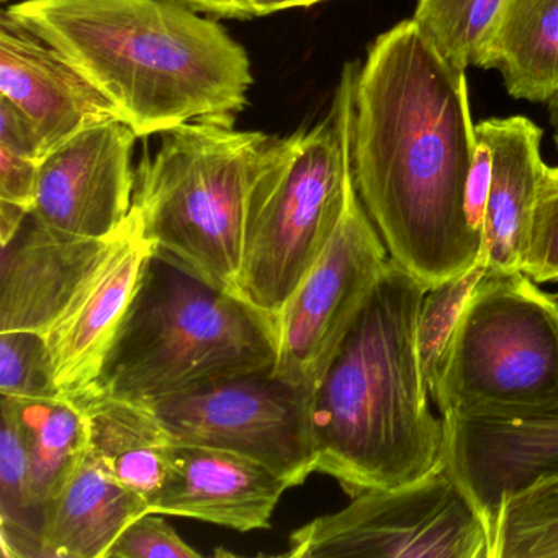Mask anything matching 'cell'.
<instances>
[{
    "label": "cell",
    "mask_w": 558,
    "mask_h": 558,
    "mask_svg": "<svg viewBox=\"0 0 558 558\" xmlns=\"http://www.w3.org/2000/svg\"><path fill=\"white\" fill-rule=\"evenodd\" d=\"M161 512L148 511L126 525L106 558H198Z\"/></svg>",
    "instance_id": "cell-29"
},
{
    "label": "cell",
    "mask_w": 558,
    "mask_h": 558,
    "mask_svg": "<svg viewBox=\"0 0 558 558\" xmlns=\"http://www.w3.org/2000/svg\"><path fill=\"white\" fill-rule=\"evenodd\" d=\"M548 117H550L551 136H554L555 146L558 148V96L550 100Z\"/></svg>",
    "instance_id": "cell-32"
},
{
    "label": "cell",
    "mask_w": 558,
    "mask_h": 558,
    "mask_svg": "<svg viewBox=\"0 0 558 558\" xmlns=\"http://www.w3.org/2000/svg\"><path fill=\"white\" fill-rule=\"evenodd\" d=\"M138 135L120 120L89 126L45 156L32 217L51 230L110 240L129 220Z\"/></svg>",
    "instance_id": "cell-11"
},
{
    "label": "cell",
    "mask_w": 558,
    "mask_h": 558,
    "mask_svg": "<svg viewBox=\"0 0 558 558\" xmlns=\"http://www.w3.org/2000/svg\"><path fill=\"white\" fill-rule=\"evenodd\" d=\"M522 272L537 283H558V166L542 175Z\"/></svg>",
    "instance_id": "cell-28"
},
{
    "label": "cell",
    "mask_w": 558,
    "mask_h": 558,
    "mask_svg": "<svg viewBox=\"0 0 558 558\" xmlns=\"http://www.w3.org/2000/svg\"><path fill=\"white\" fill-rule=\"evenodd\" d=\"M117 236L106 241L73 236L31 215L2 244L0 332L47 336L89 286Z\"/></svg>",
    "instance_id": "cell-13"
},
{
    "label": "cell",
    "mask_w": 558,
    "mask_h": 558,
    "mask_svg": "<svg viewBox=\"0 0 558 558\" xmlns=\"http://www.w3.org/2000/svg\"><path fill=\"white\" fill-rule=\"evenodd\" d=\"M444 462L492 522L509 489L558 469V407L521 417H444Z\"/></svg>",
    "instance_id": "cell-16"
},
{
    "label": "cell",
    "mask_w": 558,
    "mask_h": 558,
    "mask_svg": "<svg viewBox=\"0 0 558 558\" xmlns=\"http://www.w3.org/2000/svg\"><path fill=\"white\" fill-rule=\"evenodd\" d=\"M270 143L264 133L238 130L234 117L192 120L162 133L156 155L136 171L132 208L156 257L236 292Z\"/></svg>",
    "instance_id": "cell-4"
},
{
    "label": "cell",
    "mask_w": 558,
    "mask_h": 558,
    "mask_svg": "<svg viewBox=\"0 0 558 558\" xmlns=\"http://www.w3.org/2000/svg\"><path fill=\"white\" fill-rule=\"evenodd\" d=\"M197 12L223 19H251L250 0H179Z\"/></svg>",
    "instance_id": "cell-30"
},
{
    "label": "cell",
    "mask_w": 558,
    "mask_h": 558,
    "mask_svg": "<svg viewBox=\"0 0 558 558\" xmlns=\"http://www.w3.org/2000/svg\"><path fill=\"white\" fill-rule=\"evenodd\" d=\"M355 64H345L331 113L272 140L247 220L236 295L279 325L287 302L325 253L352 181Z\"/></svg>",
    "instance_id": "cell-6"
},
{
    "label": "cell",
    "mask_w": 558,
    "mask_h": 558,
    "mask_svg": "<svg viewBox=\"0 0 558 558\" xmlns=\"http://www.w3.org/2000/svg\"><path fill=\"white\" fill-rule=\"evenodd\" d=\"M89 423V450L126 488L153 505L169 466L168 434L146 404L97 393L77 403Z\"/></svg>",
    "instance_id": "cell-19"
},
{
    "label": "cell",
    "mask_w": 558,
    "mask_h": 558,
    "mask_svg": "<svg viewBox=\"0 0 558 558\" xmlns=\"http://www.w3.org/2000/svg\"><path fill=\"white\" fill-rule=\"evenodd\" d=\"M444 417H521L558 407V302L527 274L485 272L433 384Z\"/></svg>",
    "instance_id": "cell-7"
},
{
    "label": "cell",
    "mask_w": 558,
    "mask_h": 558,
    "mask_svg": "<svg viewBox=\"0 0 558 558\" xmlns=\"http://www.w3.org/2000/svg\"><path fill=\"white\" fill-rule=\"evenodd\" d=\"M146 407L171 442L240 453L293 486L316 472L312 391L272 371L214 381Z\"/></svg>",
    "instance_id": "cell-9"
},
{
    "label": "cell",
    "mask_w": 558,
    "mask_h": 558,
    "mask_svg": "<svg viewBox=\"0 0 558 558\" xmlns=\"http://www.w3.org/2000/svg\"><path fill=\"white\" fill-rule=\"evenodd\" d=\"M0 545L5 558H44L41 511L31 483L24 427L11 398L0 397Z\"/></svg>",
    "instance_id": "cell-22"
},
{
    "label": "cell",
    "mask_w": 558,
    "mask_h": 558,
    "mask_svg": "<svg viewBox=\"0 0 558 558\" xmlns=\"http://www.w3.org/2000/svg\"><path fill=\"white\" fill-rule=\"evenodd\" d=\"M325 0H250V9L253 17H264L274 12L287 11V9L310 8Z\"/></svg>",
    "instance_id": "cell-31"
},
{
    "label": "cell",
    "mask_w": 558,
    "mask_h": 558,
    "mask_svg": "<svg viewBox=\"0 0 558 558\" xmlns=\"http://www.w3.org/2000/svg\"><path fill=\"white\" fill-rule=\"evenodd\" d=\"M165 263L158 270L153 260L97 393L148 404L272 371L276 323L234 293Z\"/></svg>",
    "instance_id": "cell-5"
},
{
    "label": "cell",
    "mask_w": 558,
    "mask_h": 558,
    "mask_svg": "<svg viewBox=\"0 0 558 558\" xmlns=\"http://www.w3.org/2000/svg\"><path fill=\"white\" fill-rule=\"evenodd\" d=\"M506 0H417L411 21L446 63L482 68Z\"/></svg>",
    "instance_id": "cell-24"
},
{
    "label": "cell",
    "mask_w": 558,
    "mask_h": 558,
    "mask_svg": "<svg viewBox=\"0 0 558 558\" xmlns=\"http://www.w3.org/2000/svg\"><path fill=\"white\" fill-rule=\"evenodd\" d=\"M289 542L290 558H492L488 522L446 462L414 482L354 496Z\"/></svg>",
    "instance_id": "cell-8"
},
{
    "label": "cell",
    "mask_w": 558,
    "mask_h": 558,
    "mask_svg": "<svg viewBox=\"0 0 558 558\" xmlns=\"http://www.w3.org/2000/svg\"><path fill=\"white\" fill-rule=\"evenodd\" d=\"M292 483L240 453L171 442L165 485L149 511L234 531L267 529Z\"/></svg>",
    "instance_id": "cell-15"
},
{
    "label": "cell",
    "mask_w": 558,
    "mask_h": 558,
    "mask_svg": "<svg viewBox=\"0 0 558 558\" xmlns=\"http://www.w3.org/2000/svg\"><path fill=\"white\" fill-rule=\"evenodd\" d=\"M11 401L24 427L32 492L44 518L45 505L89 452L86 411L66 397Z\"/></svg>",
    "instance_id": "cell-21"
},
{
    "label": "cell",
    "mask_w": 558,
    "mask_h": 558,
    "mask_svg": "<svg viewBox=\"0 0 558 558\" xmlns=\"http://www.w3.org/2000/svg\"><path fill=\"white\" fill-rule=\"evenodd\" d=\"M388 263L352 175L331 241L280 315L272 375L313 393Z\"/></svg>",
    "instance_id": "cell-10"
},
{
    "label": "cell",
    "mask_w": 558,
    "mask_h": 558,
    "mask_svg": "<svg viewBox=\"0 0 558 558\" xmlns=\"http://www.w3.org/2000/svg\"><path fill=\"white\" fill-rule=\"evenodd\" d=\"M45 155L27 120L0 99V244L31 217Z\"/></svg>",
    "instance_id": "cell-25"
},
{
    "label": "cell",
    "mask_w": 558,
    "mask_h": 558,
    "mask_svg": "<svg viewBox=\"0 0 558 558\" xmlns=\"http://www.w3.org/2000/svg\"><path fill=\"white\" fill-rule=\"evenodd\" d=\"M2 2H8V0H2Z\"/></svg>",
    "instance_id": "cell-34"
},
{
    "label": "cell",
    "mask_w": 558,
    "mask_h": 558,
    "mask_svg": "<svg viewBox=\"0 0 558 558\" xmlns=\"http://www.w3.org/2000/svg\"><path fill=\"white\" fill-rule=\"evenodd\" d=\"M483 274L485 266L480 263L465 276L427 290L424 296L420 315V348L430 393L440 357L459 318L460 310Z\"/></svg>",
    "instance_id": "cell-27"
},
{
    "label": "cell",
    "mask_w": 558,
    "mask_h": 558,
    "mask_svg": "<svg viewBox=\"0 0 558 558\" xmlns=\"http://www.w3.org/2000/svg\"><path fill=\"white\" fill-rule=\"evenodd\" d=\"M138 138L236 117L253 86L246 50L179 0H22L9 5Z\"/></svg>",
    "instance_id": "cell-2"
},
{
    "label": "cell",
    "mask_w": 558,
    "mask_h": 558,
    "mask_svg": "<svg viewBox=\"0 0 558 558\" xmlns=\"http://www.w3.org/2000/svg\"><path fill=\"white\" fill-rule=\"evenodd\" d=\"M483 70L501 74L509 96L550 102L558 96V0H506Z\"/></svg>",
    "instance_id": "cell-20"
},
{
    "label": "cell",
    "mask_w": 558,
    "mask_h": 558,
    "mask_svg": "<svg viewBox=\"0 0 558 558\" xmlns=\"http://www.w3.org/2000/svg\"><path fill=\"white\" fill-rule=\"evenodd\" d=\"M492 558H558V469L501 496L492 522Z\"/></svg>",
    "instance_id": "cell-23"
},
{
    "label": "cell",
    "mask_w": 558,
    "mask_h": 558,
    "mask_svg": "<svg viewBox=\"0 0 558 558\" xmlns=\"http://www.w3.org/2000/svg\"><path fill=\"white\" fill-rule=\"evenodd\" d=\"M155 256L132 210L89 286L45 336L58 390L74 403L97 393Z\"/></svg>",
    "instance_id": "cell-12"
},
{
    "label": "cell",
    "mask_w": 558,
    "mask_h": 558,
    "mask_svg": "<svg viewBox=\"0 0 558 558\" xmlns=\"http://www.w3.org/2000/svg\"><path fill=\"white\" fill-rule=\"evenodd\" d=\"M492 148V178L483 214L485 272H522L538 185L545 168L542 130L525 117L488 119L475 125Z\"/></svg>",
    "instance_id": "cell-17"
},
{
    "label": "cell",
    "mask_w": 558,
    "mask_h": 558,
    "mask_svg": "<svg viewBox=\"0 0 558 558\" xmlns=\"http://www.w3.org/2000/svg\"><path fill=\"white\" fill-rule=\"evenodd\" d=\"M0 99L27 120L45 156L89 126L120 120L109 100L9 9L0 14Z\"/></svg>",
    "instance_id": "cell-14"
},
{
    "label": "cell",
    "mask_w": 558,
    "mask_h": 558,
    "mask_svg": "<svg viewBox=\"0 0 558 558\" xmlns=\"http://www.w3.org/2000/svg\"><path fill=\"white\" fill-rule=\"evenodd\" d=\"M427 290L390 259L313 390L316 472L351 498L444 462L446 420L434 411L420 348Z\"/></svg>",
    "instance_id": "cell-3"
},
{
    "label": "cell",
    "mask_w": 558,
    "mask_h": 558,
    "mask_svg": "<svg viewBox=\"0 0 558 558\" xmlns=\"http://www.w3.org/2000/svg\"><path fill=\"white\" fill-rule=\"evenodd\" d=\"M0 397L48 400L63 397L54 381L47 339L38 332H0Z\"/></svg>",
    "instance_id": "cell-26"
},
{
    "label": "cell",
    "mask_w": 558,
    "mask_h": 558,
    "mask_svg": "<svg viewBox=\"0 0 558 558\" xmlns=\"http://www.w3.org/2000/svg\"><path fill=\"white\" fill-rule=\"evenodd\" d=\"M148 511V502L117 482L89 450L45 505L44 558H106L126 525Z\"/></svg>",
    "instance_id": "cell-18"
},
{
    "label": "cell",
    "mask_w": 558,
    "mask_h": 558,
    "mask_svg": "<svg viewBox=\"0 0 558 558\" xmlns=\"http://www.w3.org/2000/svg\"><path fill=\"white\" fill-rule=\"evenodd\" d=\"M554 296H555V300H557V302H558V290H557V292L554 293Z\"/></svg>",
    "instance_id": "cell-33"
},
{
    "label": "cell",
    "mask_w": 558,
    "mask_h": 558,
    "mask_svg": "<svg viewBox=\"0 0 558 558\" xmlns=\"http://www.w3.org/2000/svg\"><path fill=\"white\" fill-rule=\"evenodd\" d=\"M475 148L465 71L413 21L381 34L355 74L352 175L388 256L427 289L483 263L470 211Z\"/></svg>",
    "instance_id": "cell-1"
}]
</instances>
